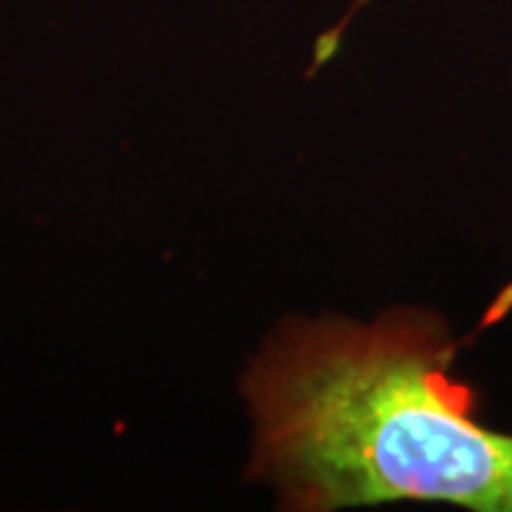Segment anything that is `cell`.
<instances>
[{
    "instance_id": "1",
    "label": "cell",
    "mask_w": 512,
    "mask_h": 512,
    "mask_svg": "<svg viewBox=\"0 0 512 512\" xmlns=\"http://www.w3.org/2000/svg\"><path fill=\"white\" fill-rule=\"evenodd\" d=\"M456 353L447 322L416 308L370 325L285 322L242 379L256 427L248 478L296 512L390 501L512 512V436L481 424Z\"/></svg>"
}]
</instances>
